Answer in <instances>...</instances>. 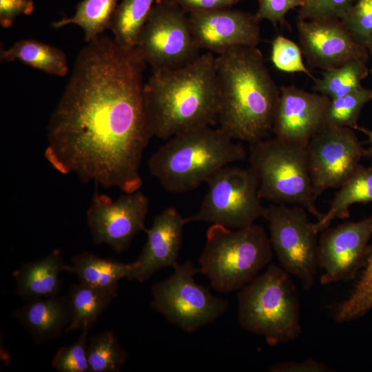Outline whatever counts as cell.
Here are the masks:
<instances>
[{"instance_id":"1","label":"cell","mask_w":372,"mask_h":372,"mask_svg":"<svg viewBox=\"0 0 372 372\" xmlns=\"http://www.w3.org/2000/svg\"><path fill=\"white\" fill-rule=\"evenodd\" d=\"M145 67L134 48L113 38L87 43L47 126L44 156L52 167L104 188L139 190L143 154L153 137Z\"/></svg>"},{"instance_id":"2","label":"cell","mask_w":372,"mask_h":372,"mask_svg":"<svg viewBox=\"0 0 372 372\" xmlns=\"http://www.w3.org/2000/svg\"><path fill=\"white\" fill-rule=\"evenodd\" d=\"M219 128L253 144L272 130L278 87L257 48H229L216 57Z\"/></svg>"},{"instance_id":"3","label":"cell","mask_w":372,"mask_h":372,"mask_svg":"<svg viewBox=\"0 0 372 372\" xmlns=\"http://www.w3.org/2000/svg\"><path fill=\"white\" fill-rule=\"evenodd\" d=\"M144 101L152 135L161 139L215 123L216 57L209 52L185 66L152 71L144 85Z\"/></svg>"},{"instance_id":"4","label":"cell","mask_w":372,"mask_h":372,"mask_svg":"<svg viewBox=\"0 0 372 372\" xmlns=\"http://www.w3.org/2000/svg\"><path fill=\"white\" fill-rule=\"evenodd\" d=\"M167 140L150 156L148 169L164 189L174 194L196 189L247 155L241 143L219 127H202Z\"/></svg>"},{"instance_id":"5","label":"cell","mask_w":372,"mask_h":372,"mask_svg":"<svg viewBox=\"0 0 372 372\" xmlns=\"http://www.w3.org/2000/svg\"><path fill=\"white\" fill-rule=\"evenodd\" d=\"M238 320L245 331L263 337L270 346L296 340L302 329L298 291L290 275L269 264L240 289Z\"/></svg>"},{"instance_id":"6","label":"cell","mask_w":372,"mask_h":372,"mask_svg":"<svg viewBox=\"0 0 372 372\" xmlns=\"http://www.w3.org/2000/svg\"><path fill=\"white\" fill-rule=\"evenodd\" d=\"M273 257L269 236L260 225L253 224L229 229L212 224L199 258V272L220 293L240 290L251 282Z\"/></svg>"},{"instance_id":"7","label":"cell","mask_w":372,"mask_h":372,"mask_svg":"<svg viewBox=\"0 0 372 372\" xmlns=\"http://www.w3.org/2000/svg\"><path fill=\"white\" fill-rule=\"evenodd\" d=\"M249 167L258 180L261 199L275 204L298 205L317 220L322 213L316 205L305 147L265 138L249 144Z\"/></svg>"},{"instance_id":"8","label":"cell","mask_w":372,"mask_h":372,"mask_svg":"<svg viewBox=\"0 0 372 372\" xmlns=\"http://www.w3.org/2000/svg\"><path fill=\"white\" fill-rule=\"evenodd\" d=\"M207 192L196 213L184 218L185 224L206 222L235 229L249 227L262 217L265 207L258 180L249 166H226L207 183Z\"/></svg>"},{"instance_id":"9","label":"cell","mask_w":372,"mask_h":372,"mask_svg":"<svg viewBox=\"0 0 372 372\" xmlns=\"http://www.w3.org/2000/svg\"><path fill=\"white\" fill-rule=\"evenodd\" d=\"M174 272L152 287L151 307L169 322L187 333L211 323L227 311V300L211 294L209 288L196 282L199 273L188 260L173 267Z\"/></svg>"},{"instance_id":"10","label":"cell","mask_w":372,"mask_h":372,"mask_svg":"<svg viewBox=\"0 0 372 372\" xmlns=\"http://www.w3.org/2000/svg\"><path fill=\"white\" fill-rule=\"evenodd\" d=\"M307 213L298 205L271 203L262 216L280 267L297 278L304 291L313 287L318 269V233Z\"/></svg>"},{"instance_id":"11","label":"cell","mask_w":372,"mask_h":372,"mask_svg":"<svg viewBox=\"0 0 372 372\" xmlns=\"http://www.w3.org/2000/svg\"><path fill=\"white\" fill-rule=\"evenodd\" d=\"M134 49L152 71L178 68L200 56L188 15L178 6L160 0L156 1Z\"/></svg>"},{"instance_id":"12","label":"cell","mask_w":372,"mask_h":372,"mask_svg":"<svg viewBox=\"0 0 372 372\" xmlns=\"http://www.w3.org/2000/svg\"><path fill=\"white\" fill-rule=\"evenodd\" d=\"M313 192L340 187L360 165L364 149L353 130L325 125L305 147Z\"/></svg>"},{"instance_id":"13","label":"cell","mask_w":372,"mask_h":372,"mask_svg":"<svg viewBox=\"0 0 372 372\" xmlns=\"http://www.w3.org/2000/svg\"><path fill=\"white\" fill-rule=\"evenodd\" d=\"M148 197L141 191L125 193L116 200L95 192L87 211V223L94 244L105 243L116 252L125 251L133 237L145 231Z\"/></svg>"},{"instance_id":"14","label":"cell","mask_w":372,"mask_h":372,"mask_svg":"<svg viewBox=\"0 0 372 372\" xmlns=\"http://www.w3.org/2000/svg\"><path fill=\"white\" fill-rule=\"evenodd\" d=\"M372 238V215L321 231L318 242L320 282L326 285L354 279L363 269Z\"/></svg>"},{"instance_id":"15","label":"cell","mask_w":372,"mask_h":372,"mask_svg":"<svg viewBox=\"0 0 372 372\" xmlns=\"http://www.w3.org/2000/svg\"><path fill=\"white\" fill-rule=\"evenodd\" d=\"M297 30L302 54L311 68L326 71L351 60H368V50L340 19H298Z\"/></svg>"},{"instance_id":"16","label":"cell","mask_w":372,"mask_h":372,"mask_svg":"<svg viewBox=\"0 0 372 372\" xmlns=\"http://www.w3.org/2000/svg\"><path fill=\"white\" fill-rule=\"evenodd\" d=\"M331 99L294 85L280 87V95L271 132L274 137L305 147L311 138L326 125Z\"/></svg>"},{"instance_id":"17","label":"cell","mask_w":372,"mask_h":372,"mask_svg":"<svg viewBox=\"0 0 372 372\" xmlns=\"http://www.w3.org/2000/svg\"><path fill=\"white\" fill-rule=\"evenodd\" d=\"M190 28L199 49L220 54L238 46L257 47L260 22L254 14L229 8L190 12Z\"/></svg>"},{"instance_id":"18","label":"cell","mask_w":372,"mask_h":372,"mask_svg":"<svg viewBox=\"0 0 372 372\" xmlns=\"http://www.w3.org/2000/svg\"><path fill=\"white\" fill-rule=\"evenodd\" d=\"M184 218L178 211L168 207L154 218L147 234L146 242L133 268L128 280L144 282L161 269L174 267L180 250Z\"/></svg>"},{"instance_id":"19","label":"cell","mask_w":372,"mask_h":372,"mask_svg":"<svg viewBox=\"0 0 372 372\" xmlns=\"http://www.w3.org/2000/svg\"><path fill=\"white\" fill-rule=\"evenodd\" d=\"M12 316L40 344L59 337L70 322L67 296H54L28 301Z\"/></svg>"},{"instance_id":"20","label":"cell","mask_w":372,"mask_h":372,"mask_svg":"<svg viewBox=\"0 0 372 372\" xmlns=\"http://www.w3.org/2000/svg\"><path fill=\"white\" fill-rule=\"evenodd\" d=\"M69 267L59 249L43 258L22 264L13 272L17 294L27 301L59 295L60 273L68 272Z\"/></svg>"},{"instance_id":"21","label":"cell","mask_w":372,"mask_h":372,"mask_svg":"<svg viewBox=\"0 0 372 372\" xmlns=\"http://www.w3.org/2000/svg\"><path fill=\"white\" fill-rule=\"evenodd\" d=\"M132 268V262L122 263L83 251L72 257L68 272L74 273L80 282L97 289L117 292L119 280L123 278L128 279Z\"/></svg>"},{"instance_id":"22","label":"cell","mask_w":372,"mask_h":372,"mask_svg":"<svg viewBox=\"0 0 372 372\" xmlns=\"http://www.w3.org/2000/svg\"><path fill=\"white\" fill-rule=\"evenodd\" d=\"M116 295L82 282L72 285L67 295L70 322L65 332L90 330Z\"/></svg>"},{"instance_id":"23","label":"cell","mask_w":372,"mask_h":372,"mask_svg":"<svg viewBox=\"0 0 372 372\" xmlns=\"http://www.w3.org/2000/svg\"><path fill=\"white\" fill-rule=\"evenodd\" d=\"M1 62L19 61L50 75L64 76L68 72L67 57L61 49L33 39H23L8 49H1Z\"/></svg>"},{"instance_id":"24","label":"cell","mask_w":372,"mask_h":372,"mask_svg":"<svg viewBox=\"0 0 372 372\" xmlns=\"http://www.w3.org/2000/svg\"><path fill=\"white\" fill-rule=\"evenodd\" d=\"M338 188L327 211L321 219L313 223V228L318 233L329 227L335 218H349L351 205L372 203V168L360 165Z\"/></svg>"},{"instance_id":"25","label":"cell","mask_w":372,"mask_h":372,"mask_svg":"<svg viewBox=\"0 0 372 372\" xmlns=\"http://www.w3.org/2000/svg\"><path fill=\"white\" fill-rule=\"evenodd\" d=\"M119 0H83L76 6L74 14L52 23L55 28L76 25L84 32L85 41L89 43L110 29L112 17Z\"/></svg>"},{"instance_id":"26","label":"cell","mask_w":372,"mask_h":372,"mask_svg":"<svg viewBox=\"0 0 372 372\" xmlns=\"http://www.w3.org/2000/svg\"><path fill=\"white\" fill-rule=\"evenodd\" d=\"M156 1L121 0L110 28L117 43L125 48H134Z\"/></svg>"},{"instance_id":"27","label":"cell","mask_w":372,"mask_h":372,"mask_svg":"<svg viewBox=\"0 0 372 372\" xmlns=\"http://www.w3.org/2000/svg\"><path fill=\"white\" fill-rule=\"evenodd\" d=\"M364 60L355 59L329 70L322 76L314 80L313 90L333 99L346 95L361 85V81L368 75L369 70Z\"/></svg>"},{"instance_id":"28","label":"cell","mask_w":372,"mask_h":372,"mask_svg":"<svg viewBox=\"0 0 372 372\" xmlns=\"http://www.w3.org/2000/svg\"><path fill=\"white\" fill-rule=\"evenodd\" d=\"M372 309V242H370L362 273L349 296L333 309L337 323L349 322L365 316Z\"/></svg>"},{"instance_id":"29","label":"cell","mask_w":372,"mask_h":372,"mask_svg":"<svg viewBox=\"0 0 372 372\" xmlns=\"http://www.w3.org/2000/svg\"><path fill=\"white\" fill-rule=\"evenodd\" d=\"M88 372H118L128 357L112 331L92 336L87 344Z\"/></svg>"},{"instance_id":"30","label":"cell","mask_w":372,"mask_h":372,"mask_svg":"<svg viewBox=\"0 0 372 372\" xmlns=\"http://www.w3.org/2000/svg\"><path fill=\"white\" fill-rule=\"evenodd\" d=\"M372 100V90L360 85L342 96L331 99L326 114V125L355 129L364 106Z\"/></svg>"},{"instance_id":"31","label":"cell","mask_w":372,"mask_h":372,"mask_svg":"<svg viewBox=\"0 0 372 372\" xmlns=\"http://www.w3.org/2000/svg\"><path fill=\"white\" fill-rule=\"evenodd\" d=\"M355 40L372 52V0H356L340 19Z\"/></svg>"},{"instance_id":"32","label":"cell","mask_w":372,"mask_h":372,"mask_svg":"<svg viewBox=\"0 0 372 372\" xmlns=\"http://www.w3.org/2000/svg\"><path fill=\"white\" fill-rule=\"evenodd\" d=\"M271 60L275 68L280 71L301 72L313 81L316 80L303 62L300 47L287 37L278 35L273 40Z\"/></svg>"},{"instance_id":"33","label":"cell","mask_w":372,"mask_h":372,"mask_svg":"<svg viewBox=\"0 0 372 372\" xmlns=\"http://www.w3.org/2000/svg\"><path fill=\"white\" fill-rule=\"evenodd\" d=\"M83 330L78 340L61 347L54 356L52 365L59 372H88L87 334Z\"/></svg>"},{"instance_id":"34","label":"cell","mask_w":372,"mask_h":372,"mask_svg":"<svg viewBox=\"0 0 372 372\" xmlns=\"http://www.w3.org/2000/svg\"><path fill=\"white\" fill-rule=\"evenodd\" d=\"M299 8V19H341L356 0H304Z\"/></svg>"},{"instance_id":"35","label":"cell","mask_w":372,"mask_h":372,"mask_svg":"<svg viewBox=\"0 0 372 372\" xmlns=\"http://www.w3.org/2000/svg\"><path fill=\"white\" fill-rule=\"evenodd\" d=\"M258 9L254 14L256 19L260 22L268 20L276 26L285 22L287 12L296 8L304 5V0H258Z\"/></svg>"},{"instance_id":"36","label":"cell","mask_w":372,"mask_h":372,"mask_svg":"<svg viewBox=\"0 0 372 372\" xmlns=\"http://www.w3.org/2000/svg\"><path fill=\"white\" fill-rule=\"evenodd\" d=\"M34 10L32 0H0V25L8 28L17 17L30 15Z\"/></svg>"},{"instance_id":"37","label":"cell","mask_w":372,"mask_h":372,"mask_svg":"<svg viewBox=\"0 0 372 372\" xmlns=\"http://www.w3.org/2000/svg\"><path fill=\"white\" fill-rule=\"evenodd\" d=\"M178 6L185 12L229 8L240 0H160Z\"/></svg>"},{"instance_id":"38","label":"cell","mask_w":372,"mask_h":372,"mask_svg":"<svg viewBox=\"0 0 372 372\" xmlns=\"http://www.w3.org/2000/svg\"><path fill=\"white\" fill-rule=\"evenodd\" d=\"M271 372H330L331 369L316 360L306 359L302 361H289L278 363L269 368Z\"/></svg>"},{"instance_id":"39","label":"cell","mask_w":372,"mask_h":372,"mask_svg":"<svg viewBox=\"0 0 372 372\" xmlns=\"http://www.w3.org/2000/svg\"><path fill=\"white\" fill-rule=\"evenodd\" d=\"M355 130H358L367 136L370 146L368 149H364V156H366L372 161V130L363 127H360L359 125H358Z\"/></svg>"},{"instance_id":"40","label":"cell","mask_w":372,"mask_h":372,"mask_svg":"<svg viewBox=\"0 0 372 372\" xmlns=\"http://www.w3.org/2000/svg\"><path fill=\"white\" fill-rule=\"evenodd\" d=\"M372 56V52L369 53Z\"/></svg>"},{"instance_id":"41","label":"cell","mask_w":372,"mask_h":372,"mask_svg":"<svg viewBox=\"0 0 372 372\" xmlns=\"http://www.w3.org/2000/svg\"><path fill=\"white\" fill-rule=\"evenodd\" d=\"M371 74H372V69L371 70Z\"/></svg>"}]
</instances>
